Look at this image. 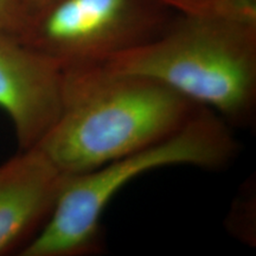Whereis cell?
<instances>
[{
    "mask_svg": "<svg viewBox=\"0 0 256 256\" xmlns=\"http://www.w3.org/2000/svg\"><path fill=\"white\" fill-rule=\"evenodd\" d=\"M200 106L146 76L104 66L63 72L58 118L36 146L81 174L162 142Z\"/></svg>",
    "mask_w": 256,
    "mask_h": 256,
    "instance_id": "6da1fadb",
    "label": "cell"
},
{
    "mask_svg": "<svg viewBox=\"0 0 256 256\" xmlns=\"http://www.w3.org/2000/svg\"><path fill=\"white\" fill-rule=\"evenodd\" d=\"M168 86L232 127L256 112V23L174 14L158 37L104 64Z\"/></svg>",
    "mask_w": 256,
    "mask_h": 256,
    "instance_id": "7a4b0ae2",
    "label": "cell"
},
{
    "mask_svg": "<svg viewBox=\"0 0 256 256\" xmlns=\"http://www.w3.org/2000/svg\"><path fill=\"white\" fill-rule=\"evenodd\" d=\"M238 142L215 112L200 107L162 142L81 174L68 176L54 212L22 256H83L101 248V218L120 190L140 176L168 166L218 170L232 164Z\"/></svg>",
    "mask_w": 256,
    "mask_h": 256,
    "instance_id": "3957f363",
    "label": "cell"
},
{
    "mask_svg": "<svg viewBox=\"0 0 256 256\" xmlns=\"http://www.w3.org/2000/svg\"><path fill=\"white\" fill-rule=\"evenodd\" d=\"M174 17L156 0H55L28 19L20 38L68 72L148 43Z\"/></svg>",
    "mask_w": 256,
    "mask_h": 256,
    "instance_id": "277c9868",
    "label": "cell"
},
{
    "mask_svg": "<svg viewBox=\"0 0 256 256\" xmlns=\"http://www.w3.org/2000/svg\"><path fill=\"white\" fill-rule=\"evenodd\" d=\"M63 72L17 34L0 30V110L14 127L18 150L36 146L58 118Z\"/></svg>",
    "mask_w": 256,
    "mask_h": 256,
    "instance_id": "5b68a950",
    "label": "cell"
},
{
    "mask_svg": "<svg viewBox=\"0 0 256 256\" xmlns=\"http://www.w3.org/2000/svg\"><path fill=\"white\" fill-rule=\"evenodd\" d=\"M68 174L38 146L0 164V256L19 252L52 215Z\"/></svg>",
    "mask_w": 256,
    "mask_h": 256,
    "instance_id": "8992f818",
    "label": "cell"
},
{
    "mask_svg": "<svg viewBox=\"0 0 256 256\" xmlns=\"http://www.w3.org/2000/svg\"><path fill=\"white\" fill-rule=\"evenodd\" d=\"M174 14L256 23V0H156Z\"/></svg>",
    "mask_w": 256,
    "mask_h": 256,
    "instance_id": "52a82bcc",
    "label": "cell"
},
{
    "mask_svg": "<svg viewBox=\"0 0 256 256\" xmlns=\"http://www.w3.org/2000/svg\"><path fill=\"white\" fill-rule=\"evenodd\" d=\"M28 17L19 0H0V30L20 37L28 26Z\"/></svg>",
    "mask_w": 256,
    "mask_h": 256,
    "instance_id": "ba28073f",
    "label": "cell"
},
{
    "mask_svg": "<svg viewBox=\"0 0 256 256\" xmlns=\"http://www.w3.org/2000/svg\"><path fill=\"white\" fill-rule=\"evenodd\" d=\"M52 2H55V0H19L28 19L37 14L38 12H40L42 10L46 8Z\"/></svg>",
    "mask_w": 256,
    "mask_h": 256,
    "instance_id": "9c48e42d",
    "label": "cell"
}]
</instances>
